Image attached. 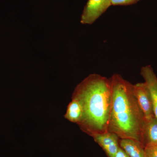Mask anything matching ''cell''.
Instances as JSON below:
<instances>
[{"label":"cell","instance_id":"obj_8","mask_svg":"<svg viewBox=\"0 0 157 157\" xmlns=\"http://www.w3.org/2000/svg\"><path fill=\"white\" fill-rule=\"evenodd\" d=\"M157 142V118L155 115L145 119L143 131V144Z\"/></svg>","mask_w":157,"mask_h":157},{"label":"cell","instance_id":"obj_5","mask_svg":"<svg viewBox=\"0 0 157 157\" xmlns=\"http://www.w3.org/2000/svg\"><path fill=\"white\" fill-rule=\"evenodd\" d=\"M94 140L103 148L108 157H115L120 147L117 135L109 132L99 134L93 137Z\"/></svg>","mask_w":157,"mask_h":157},{"label":"cell","instance_id":"obj_12","mask_svg":"<svg viewBox=\"0 0 157 157\" xmlns=\"http://www.w3.org/2000/svg\"><path fill=\"white\" fill-rule=\"evenodd\" d=\"M115 157H129V156L120 147L117 152L116 154Z\"/></svg>","mask_w":157,"mask_h":157},{"label":"cell","instance_id":"obj_2","mask_svg":"<svg viewBox=\"0 0 157 157\" xmlns=\"http://www.w3.org/2000/svg\"><path fill=\"white\" fill-rule=\"evenodd\" d=\"M109 79L112 104L108 132L114 133L121 139H134L144 145L145 117L134 94L133 84L118 73Z\"/></svg>","mask_w":157,"mask_h":157},{"label":"cell","instance_id":"obj_11","mask_svg":"<svg viewBox=\"0 0 157 157\" xmlns=\"http://www.w3.org/2000/svg\"><path fill=\"white\" fill-rule=\"evenodd\" d=\"M140 0H111V6H127L136 4Z\"/></svg>","mask_w":157,"mask_h":157},{"label":"cell","instance_id":"obj_3","mask_svg":"<svg viewBox=\"0 0 157 157\" xmlns=\"http://www.w3.org/2000/svg\"><path fill=\"white\" fill-rule=\"evenodd\" d=\"M111 6V0H88L81 15L80 22L92 25Z\"/></svg>","mask_w":157,"mask_h":157},{"label":"cell","instance_id":"obj_1","mask_svg":"<svg viewBox=\"0 0 157 157\" xmlns=\"http://www.w3.org/2000/svg\"><path fill=\"white\" fill-rule=\"evenodd\" d=\"M72 98L82 107V117L77 124L91 137L108 132L112 104L109 78L93 73L76 86Z\"/></svg>","mask_w":157,"mask_h":157},{"label":"cell","instance_id":"obj_7","mask_svg":"<svg viewBox=\"0 0 157 157\" xmlns=\"http://www.w3.org/2000/svg\"><path fill=\"white\" fill-rule=\"evenodd\" d=\"M119 144L129 157H145L144 146L139 141L125 138L121 139Z\"/></svg>","mask_w":157,"mask_h":157},{"label":"cell","instance_id":"obj_10","mask_svg":"<svg viewBox=\"0 0 157 157\" xmlns=\"http://www.w3.org/2000/svg\"><path fill=\"white\" fill-rule=\"evenodd\" d=\"M144 152L145 157H157V142L146 144Z\"/></svg>","mask_w":157,"mask_h":157},{"label":"cell","instance_id":"obj_6","mask_svg":"<svg viewBox=\"0 0 157 157\" xmlns=\"http://www.w3.org/2000/svg\"><path fill=\"white\" fill-rule=\"evenodd\" d=\"M140 74L150 91L154 112L157 118V76L150 65L142 67L140 69Z\"/></svg>","mask_w":157,"mask_h":157},{"label":"cell","instance_id":"obj_9","mask_svg":"<svg viewBox=\"0 0 157 157\" xmlns=\"http://www.w3.org/2000/svg\"><path fill=\"white\" fill-rule=\"evenodd\" d=\"M82 107L80 103L76 99L72 100L68 105L67 112L64 116L65 118L72 123L78 124L82 117Z\"/></svg>","mask_w":157,"mask_h":157},{"label":"cell","instance_id":"obj_4","mask_svg":"<svg viewBox=\"0 0 157 157\" xmlns=\"http://www.w3.org/2000/svg\"><path fill=\"white\" fill-rule=\"evenodd\" d=\"M133 91L145 119L154 116L152 99L150 91L145 82L133 85Z\"/></svg>","mask_w":157,"mask_h":157}]
</instances>
